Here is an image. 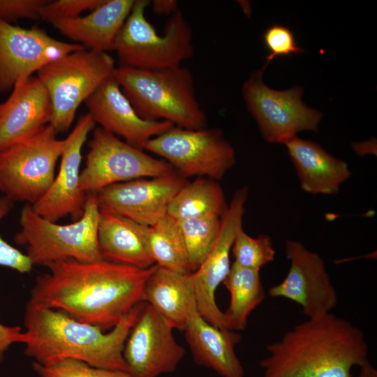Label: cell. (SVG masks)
Listing matches in <instances>:
<instances>
[{
	"label": "cell",
	"instance_id": "6da1fadb",
	"mask_svg": "<svg viewBox=\"0 0 377 377\" xmlns=\"http://www.w3.org/2000/svg\"><path fill=\"white\" fill-rule=\"evenodd\" d=\"M156 266L57 261L46 265L48 273L36 278L30 300L110 330L142 302L145 283Z\"/></svg>",
	"mask_w": 377,
	"mask_h": 377
},
{
	"label": "cell",
	"instance_id": "7a4b0ae2",
	"mask_svg": "<svg viewBox=\"0 0 377 377\" xmlns=\"http://www.w3.org/2000/svg\"><path fill=\"white\" fill-rule=\"evenodd\" d=\"M266 350L262 377H351L369 362L362 330L331 312L296 325Z\"/></svg>",
	"mask_w": 377,
	"mask_h": 377
},
{
	"label": "cell",
	"instance_id": "3957f363",
	"mask_svg": "<svg viewBox=\"0 0 377 377\" xmlns=\"http://www.w3.org/2000/svg\"><path fill=\"white\" fill-rule=\"evenodd\" d=\"M142 304L105 332L30 300L24 313V353L34 362L43 366L73 360L95 367L128 372L124 346Z\"/></svg>",
	"mask_w": 377,
	"mask_h": 377
},
{
	"label": "cell",
	"instance_id": "277c9868",
	"mask_svg": "<svg viewBox=\"0 0 377 377\" xmlns=\"http://www.w3.org/2000/svg\"><path fill=\"white\" fill-rule=\"evenodd\" d=\"M112 77L142 119L167 121L187 129L207 127L188 68L181 65L149 71L119 66Z\"/></svg>",
	"mask_w": 377,
	"mask_h": 377
},
{
	"label": "cell",
	"instance_id": "5b68a950",
	"mask_svg": "<svg viewBox=\"0 0 377 377\" xmlns=\"http://www.w3.org/2000/svg\"><path fill=\"white\" fill-rule=\"evenodd\" d=\"M99 216L96 193H87L82 217L66 225L43 218L26 203L20 213V230L14 240L26 246L33 265L46 266L68 259L80 263L101 261L103 259L98 242Z\"/></svg>",
	"mask_w": 377,
	"mask_h": 377
},
{
	"label": "cell",
	"instance_id": "8992f818",
	"mask_svg": "<svg viewBox=\"0 0 377 377\" xmlns=\"http://www.w3.org/2000/svg\"><path fill=\"white\" fill-rule=\"evenodd\" d=\"M148 0H136L116 38L120 66L156 71L181 66L193 54L192 29L178 10L158 35L145 17Z\"/></svg>",
	"mask_w": 377,
	"mask_h": 377
},
{
	"label": "cell",
	"instance_id": "52a82bcc",
	"mask_svg": "<svg viewBox=\"0 0 377 377\" xmlns=\"http://www.w3.org/2000/svg\"><path fill=\"white\" fill-rule=\"evenodd\" d=\"M115 68L114 59L106 52L82 49L37 71L51 102L50 125L57 134L68 131L80 104L112 76Z\"/></svg>",
	"mask_w": 377,
	"mask_h": 377
},
{
	"label": "cell",
	"instance_id": "ba28073f",
	"mask_svg": "<svg viewBox=\"0 0 377 377\" xmlns=\"http://www.w3.org/2000/svg\"><path fill=\"white\" fill-rule=\"evenodd\" d=\"M49 124L0 151V191L13 202L34 205L50 187L64 140Z\"/></svg>",
	"mask_w": 377,
	"mask_h": 377
},
{
	"label": "cell",
	"instance_id": "9c48e42d",
	"mask_svg": "<svg viewBox=\"0 0 377 377\" xmlns=\"http://www.w3.org/2000/svg\"><path fill=\"white\" fill-rule=\"evenodd\" d=\"M143 149L167 161L186 179L206 177L217 181L235 164V152L217 128L187 129L172 126L149 140Z\"/></svg>",
	"mask_w": 377,
	"mask_h": 377
},
{
	"label": "cell",
	"instance_id": "30bf717a",
	"mask_svg": "<svg viewBox=\"0 0 377 377\" xmlns=\"http://www.w3.org/2000/svg\"><path fill=\"white\" fill-rule=\"evenodd\" d=\"M88 147L80 174V188L85 193H97L117 183L175 172L165 160L145 154L101 127L94 131Z\"/></svg>",
	"mask_w": 377,
	"mask_h": 377
},
{
	"label": "cell",
	"instance_id": "8fae6325",
	"mask_svg": "<svg viewBox=\"0 0 377 377\" xmlns=\"http://www.w3.org/2000/svg\"><path fill=\"white\" fill-rule=\"evenodd\" d=\"M263 71L252 74L242 87L247 108L269 142L284 143L302 131L318 132L322 113L302 101L300 87L276 91L262 80Z\"/></svg>",
	"mask_w": 377,
	"mask_h": 377
},
{
	"label": "cell",
	"instance_id": "7c38bea8",
	"mask_svg": "<svg viewBox=\"0 0 377 377\" xmlns=\"http://www.w3.org/2000/svg\"><path fill=\"white\" fill-rule=\"evenodd\" d=\"M173 330L151 306L143 302L124 346L128 372L134 377H158L175 371L186 350L176 341Z\"/></svg>",
	"mask_w": 377,
	"mask_h": 377
},
{
	"label": "cell",
	"instance_id": "4fadbf2b",
	"mask_svg": "<svg viewBox=\"0 0 377 377\" xmlns=\"http://www.w3.org/2000/svg\"><path fill=\"white\" fill-rule=\"evenodd\" d=\"M75 43L51 37L38 27L25 29L0 20V93H6L42 67L76 50Z\"/></svg>",
	"mask_w": 377,
	"mask_h": 377
},
{
	"label": "cell",
	"instance_id": "5bb4252c",
	"mask_svg": "<svg viewBox=\"0 0 377 377\" xmlns=\"http://www.w3.org/2000/svg\"><path fill=\"white\" fill-rule=\"evenodd\" d=\"M285 253L289 270L281 283L269 289V296L298 304L307 318L330 313L336 307L338 296L323 259L292 239L286 242Z\"/></svg>",
	"mask_w": 377,
	"mask_h": 377
},
{
	"label": "cell",
	"instance_id": "9a60e30c",
	"mask_svg": "<svg viewBox=\"0 0 377 377\" xmlns=\"http://www.w3.org/2000/svg\"><path fill=\"white\" fill-rule=\"evenodd\" d=\"M247 196L246 187L235 191L227 209L221 216L219 233L212 249L200 267L191 274L200 314L208 323L221 329L226 328L223 312L216 304L215 295L230 269V253L235 236L242 228Z\"/></svg>",
	"mask_w": 377,
	"mask_h": 377
},
{
	"label": "cell",
	"instance_id": "2e32d148",
	"mask_svg": "<svg viewBox=\"0 0 377 377\" xmlns=\"http://www.w3.org/2000/svg\"><path fill=\"white\" fill-rule=\"evenodd\" d=\"M175 172L117 183L96 193L100 210L144 226H153L167 215L168 205L187 183Z\"/></svg>",
	"mask_w": 377,
	"mask_h": 377
},
{
	"label": "cell",
	"instance_id": "e0dca14e",
	"mask_svg": "<svg viewBox=\"0 0 377 377\" xmlns=\"http://www.w3.org/2000/svg\"><path fill=\"white\" fill-rule=\"evenodd\" d=\"M95 125L91 115L84 114L64 139L59 172L47 192L31 205L43 218L56 222L67 216L73 221L82 217L87 198V193L80 188L82 149Z\"/></svg>",
	"mask_w": 377,
	"mask_h": 377
},
{
	"label": "cell",
	"instance_id": "ac0fdd59",
	"mask_svg": "<svg viewBox=\"0 0 377 377\" xmlns=\"http://www.w3.org/2000/svg\"><path fill=\"white\" fill-rule=\"evenodd\" d=\"M85 104L96 124L142 150L149 140L174 126L167 121H149L139 117L112 76L97 88Z\"/></svg>",
	"mask_w": 377,
	"mask_h": 377
},
{
	"label": "cell",
	"instance_id": "d6986e66",
	"mask_svg": "<svg viewBox=\"0 0 377 377\" xmlns=\"http://www.w3.org/2000/svg\"><path fill=\"white\" fill-rule=\"evenodd\" d=\"M51 117L48 93L37 77L15 84L9 97L0 103V151L40 132Z\"/></svg>",
	"mask_w": 377,
	"mask_h": 377
},
{
	"label": "cell",
	"instance_id": "ffe728a7",
	"mask_svg": "<svg viewBox=\"0 0 377 377\" xmlns=\"http://www.w3.org/2000/svg\"><path fill=\"white\" fill-rule=\"evenodd\" d=\"M183 331L196 364L221 377H244V367L235 350L241 340L238 333L208 323L197 307L191 311Z\"/></svg>",
	"mask_w": 377,
	"mask_h": 377
},
{
	"label": "cell",
	"instance_id": "44dd1931",
	"mask_svg": "<svg viewBox=\"0 0 377 377\" xmlns=\"http://www.w3.org/2000/svg\"><path fill=\"white\" fill-rule=\"evenodd\" d=\"M295 165L302 190L311 194L337 193L350 176L348 164L317 143L297 136L283 143Z\"/></svg>",
	"mask_w": 377,
	"mask_h": 377
},
{
	"label": "cell",
	"instance_id": "7402d4cb",
	"mask_svg": "<svg viewBox=\"0 0 377 377\" xmlns=\"http://www.w3.org/2000/svg\"><path fill=\"white\" fill-rule=\"evenodd\" d=\"M134 0H104L86 16L52 24L64 36L87 50H114L116 38L130 14Z\"/></svg>",
	"mask_w": 377,
	"mask_h": 377
},
{
	"label": "cell",
	"instance_id": "603a6c76",
	"mask_svg": "<svg viewBox=\"0 0 377 377\" xmlns=\"http://www.w3.org/2000/svg\"><path fill=\"white\" fill-rule=\"evenodd\" d=\"M191 274L156 266L144 287L142 302L151 306L174 329L184 330L191 311L197 307Z\"/></svg>",
	"mask_w": 377,
	"mask_h": 377
},
{
	"label": "cell",
	"instance_id": "cb8c5ba5",
	"mask_svg": "<svg viewBox=\"0 0 377 377\" xmlns=\"http://www.w3.org/2000/svg\"><path fill=\"white\" fill-rule=\"evenodd\" d=\"M98 242L104 260L142 269L156 265L141 235L122 216L100 210Z\"/></svg>",
	"mask_w": 377,
	"mask_h": 377
},
{
	"label": "cell",
	"instance_id": "d4e9b609",
	"mask_svg": "<svg viewBox=\"0 0 377 377\" xmlns=\"http://www.w3.org/2000/svg\"><path fill=\"white\" fill-rule=\"evenodd\" d=\"M131 221L158 267L182 274L192 273L178 221L166 215L150 226Z\"/></svg>",
	"mask_w": 377,
	"mask_h": 377
},
{
	"label": "cell",
	"instance_id": "484cf974",
	"mask_svg": "<svg viewBox=\"0 0 377 377\" xmlns=\"http://www.w3.org/2000/svg\"><path fill=\"white\" fill-rule=\"evenodd\" d=\"M223 283L230 295L229 306L223 312L226 328L231 331L244 330L250 314L265 297L260 270L233 263Z\"/></svg>",
	"mask_w": 377,
	"mask_h": 377
},
{
	"label": "cell",
	"instance_id": "4316f807",
	"mask_svg": "<svg viewBox=\"0 0 377 377\" xmlns=\"http://www.w3.org/2000/svg\"><path fill=\"white\" fill-rule=\"evenodd\" d=\"M223 191L216 181L200 177L187 182L170 202L167 215L177 221L214 214L221 216L228 208Z\"/></svg>",
	"mask_w": 377,
	"mask_h": 377
},
{
	"label": "cell",
	"instance_id": "83f0119b",
	"mask_svg": "<svg viewBox=\"0 0 377 377\" xmlns=\"http://www.w3.org/2000/svg\"><path fill=\"white\" fill-rule=\"evenodd\" d=\"M191 272H195L212 249L218 237L221 216L214 214L178 221Z\"/></svg>",
	"mask_w": 377,
	"mask_h": 377
},
{
	"label": "cell",
	"instance_id": "f1b7e54d",
	"mask_svg": "<svg viewBox=\"0 0 377 377\" xmlns=\"http://www.w3.org/2000/svg\"><path fill=\"white\" fill-rule=\"evenodd\" d=\"M231 251L234 263L252 269L260 270L272 262L275 256V249L269 235H260L252 237L245 232L243 228L238 230Z\"/></svg>",
	"mask_w": 377,
	"mask_h": 377
},
{
	"label": "cell",
	"instance_id": "f546056e",
	"mask_svg": "<svg viewBox=\"0 0 377 377\" xmlns=\"http://www.w3.org/2000/svg\"><path fill=\"white\" fill-rule=\"evenodd\" d=\"M32 368L34 377H134L125 371L95 367L73 360L48 366L33 362Z\"/></svg>",
	"mask_w": 377,
	"mask_h": 377
},
{
	"label": "cell",
	"instance_id": "4dcf8cb0",
	"mask_svg": "<svg viewBox=\"0 0 377 377\" xmlns=\"http://www.w3.org/2000/svg\"><path fill=\"white\" fill-rule=\"evenodd\" d=\"M263 40L269 52L265 58V65L262 69L263 71L276 57L290 56L304 51L297 45L293 32L287 27L281 24H273L268 27L263 34Z\"/></svg>",
	"mask_w": 377,
	"mask_h": 377
},
{
	"label": "cell",
	"instance_id": "1f68e13d",
	"mask_svg": "<svg viewBox=\"0 0 377 377\" xmlns=\"http://www.w3.org/2000/svg\"><path fill=\"white\" fill-rule=\"evenodd\" d=\"M104 0H56L47 1L40 8V19L49 22L77 17L84 10H93Z\"/></svg>",
	"mask_w": 377,
	"mask_h": 377
},
{
	"label": "cell",
	"instance_id": "d6a6232c",
	"mask_svg": "<svg viewBox=\"0 0 377 377\" xmlns=\"http://www.w3.org/2000/svg\"><path fill=\"white\" fill-rule=\"evenodd\" d=\"M13 203L8 198L0 196V223L12 209ZM0 265L24 274L30 272L34 265L27 254L11 246L0 235Z\"/></svg>",
	"mask_w": 377,
	"mask_h": 377
},
{
	"label": "cell",
	"instance_id": "836d02e7",
	"mask_svg": "<svg viewBox=\"0 0 377 377\" xmlns=\"http://www.w3.org/2000/svg\"><path fill=\"white\" fill-rule=\"evenodd\" d=\"M47 0H0V20L10 23L20 19H40L39 10Z\"/></svg>",
	"mask_w": 377,
	"mask_h": 377
},
{
	"label": "cell",
	"instance_id": "e575fe53",
	"mask_svg": "<svg viewBox=\"0 0 377 377\" xmlns=\"http://www.w3.org/2000/svg\"><path fill=\"white\" fill-rule=\"evenodd\" d=\"M24 332L20 327L6 326L0 323V362L8 348L15 343H24Z\"/></svg>",
	"mask_w": 377,
	"mask_h": 377
},
{
	"label": "cell",
	"instance_id": "d590c367",
	"mask_svg": "<svg viewBox=\"0 0 377 377\" xmlns=\"http://www.w3.org/2000/svg\"><path fill=\"white\" fill-rule=\"evenodd\" d=\"M151 4L153 11L160 15L171 16L179 10L175 0H154Z\"/></svg>",
	"mask_w": 377,
	"mask_h": 377
},
{
	"label": "cell",
	"instance_id": "8d00e7d4",
	"mask_svg": "<svg viewBox=\"0 0 377 377\" xmlns=\"http://www.w3.org/2000/svg\"><path fill=\"white\" fill-rule=\"evenodd\" d=\"M357 377H377V370L369 362L360 367V370Z\"/></svg>",
	"mask_w": 377,
	"mask_h": 377
}]
</instances>
